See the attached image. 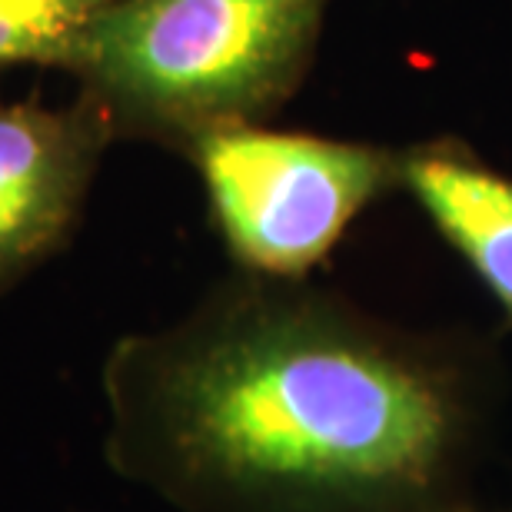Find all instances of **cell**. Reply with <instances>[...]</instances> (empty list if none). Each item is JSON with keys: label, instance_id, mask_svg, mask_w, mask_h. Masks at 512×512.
<instances>
[{"label": "cell", "instance_id": "6da1fadb", "mask_svg": "<svg viewBox=\"0 0 512 512\" xmlns=\"http://www.w3.org/2000/svg\"><path fill=\"white\" fill-rule=\"evenodd\" d=\"M104 463L173 512H463L489 373L306 280L237 270L104 370Z\"/></svg>", "mask_w": 512, "mask_h": 512}, {"label": "cell", "instance_id": "7a4b0ae2", "mask_svg": "<svg viewBox=\"0 0 512 512\" xmlns=\"http://www.w3.org/2000/svg\"><path fill=\"white\" fill-rule=\"evenodd\" d=\"M326 0H110L64 70L114 130L183 147L260 124L300 87Z\"/></svg>", "mask_w": 512, "mask_h": 512}, {"label": "cell", "instance_id": "3957f363", "mask_svg": "<svg viewBox=\"0 0 512 512\" xmlns=\"http://www.w3.org/2000/svg\"><path fill=\"white\" fill-rule=\"evenodd\" d=\"M237 270L306 280L350 223L399 187V153L237 124L180 147Z\"/></svg>", "mask_w": 512, "mask_h": 512}, {"label": "cell", "instance_id": "277c9868", "mask_svg": "<svg viewBox=\"0 0 512 512\" xmlns=\"http://www.w3.org/2000/svg\"><path fill=\"white\" fill-rule=\"evenodd\" d=\"M114 140L80 94L67 107L0 104V296L67 247Z\"/></svg>", "mask_w": 512, "mask_h": 512}, {"label": "cell", "instance_id": "5b68a950", "mask_svg": "<svg viewBox=\"0 0 512 512\" xmlns=\"http://www.w3.org/2000/svg\"><path fill=\"white\" fill-rule=\"evenodd\" d=\"M399 187L423 207L512 323V177L459 143L399 153Z\"/></svg>", "mask_w": 512, "mask_h": 512}, {"label": "cell", "instance_id": "8992f818", "mask_svg": "<svg viewBox=\"0 0 512 512\" xmlns=\"http://www.w3.org/2000/svg\"><path fill=\"white\" fill-rule=\"evenodd\" d=\"M110 0H0V67H60L70 40Z\"/></svg>", "mask_w": 512, "mask_h": 512}, {"label": "cell", "instance_id": "52a82bcc", "mask_svg": "<svg viewBox=\"0 0 512 512\" xmlns=\"http://www.w3.org/2000/svg\"><path fill=\"white\" fill-rule=\"evenodd\" d=\"M463 512H496V509H486V506H479V503H476V506H469V509H463Z\"/></svg>", "mask_w": 512, "mask_h": 512}]
</instances>
